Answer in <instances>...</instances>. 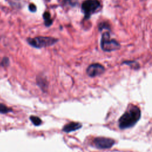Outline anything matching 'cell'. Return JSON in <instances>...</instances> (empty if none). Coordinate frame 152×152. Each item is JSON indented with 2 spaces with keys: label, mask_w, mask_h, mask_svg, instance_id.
Masks as SVG:
<instances>
[{
  "label": "cell",
  "mask_w": 152,
  "mask_h": 152,
  "mask_svg": "<svg viewBox=\"0 0 152 152\" xmlns=\"http://www.w3.org/2000/svg\"><path fill=\"white\" fill-rule=\"evenodd\" d=\"M43 17L45 20V24L46 26H50L52 24V20L51 19L50 15L48 12H45L43 15Z\"/></svg>",
  "instance_id": "obj_8"
},
{
  "label": "cell",
  "mask_w": 152,
  "mask_h": 152,
  "mask_svg": "<svg viewBox=\"0 0 152 152\" xmlns=\"http://www.w3.org/2000/svg\"><path fill=\"white\" fill-rule=\"evenodd\" d=\"M12 111V109L7 107L3 103H0V113L5 114Z\"/></svg>",
  "instance_id": "obj_10"
},
{
  "label": "cell",
  "mask_w": 152,
  "mask_h": 152,
  "mask_svg": "<svg viewBox=\"0 0 152 152\" xmlns=\"http://www.w3.org/2000/svg\"><path fill=\"white\" fill-rule=\"evenodd\" d=\"M93 143L97 148L107 149L113 145L115 141L113 139L106 137H96L93 140Z\"/></svg>",
  "instance_id": "obj_5"
},
{
  "label": "cell",
  "mask_w": 152,
  "mask_h": 152,
  "mask_svg": "<svg viewBox=\"0 0 152 152\" xmlns=\"http://www.w3.org/2000/svg\"><path fill=\"white\" fill-rule=\"evenodd\" d=\"M104 71L103 66L99 64H93L90 65L87 69V74L91 77L102 74Z\"/></svg>",
  "instance_id": "obj_6"
},
{
  "label": "cell",
  "mask_w": 152,
  "mask_h": 152,
  "mask_svg": "<svg viewBox=\"0 0 152 152\" xmlns=\"http://www.w3.org/2000/svg\"><path fill=\"white\" fill-rule=\"evenodd\" d=\"M2 64L3 65H7L8 64V58H4L2 61Z\"/></svg>",
  "instance_id": "obj_12"
},
{
  "label": "cell",
  "mask_w": 152,
  "mask_h": 152,
  "mask_svg": "<svg viewBox=\"0 0 152 152\" xmlns=\"http://www.w3.org/2000/svg\"><path fill=\"white\" fill-rule=\"evenodd\" d=\"M100 4L97 0H86L81 5V9L86 18H88L99 7Z\"/></svg>",
  "instance_id": "obj_4"
},
{
  "label": "cell",
  "mask_w": 152,
  "mask_h": 152,
  "mask_svg": "<svg viewBox=\"0 0 152 152\" xmlns=\"http://www.w3.org/2000/svg\"><path fill=\"white\" fill-rule=\"evenodd\" d=\"M82 127V125L80 122H71L65 125L62 128V131L68 133L72 131H75L77 129H79Z\"/></svg>",
  "instance_id": "obj_7"
},
{
  "label": "cell",
  "mask_w": 152,
  "mask_h": 152,
  "mask_svg": "<svg viewBox=\"0 0 152 152\" xmlns=\"http://www.w3.org/2000/svg\"><path fill=\"white\" fill-rule=\"evenodd\" d=\"M30 120L33 124V125L36 126H39L42 123L41 119L37 116L31 115V116H30Z\"/></svg>",
  "instance_id": "obj_9"
},
{
  "label": "cell",
  "mask_w": 152,
  "mask_h": 152,
  "mask_svg": "<svg viewBox=\"0 0 152 152\" xmlns=\"http://www.w3.org/2000/svg\"><path fill=\"white\" fill-rule=\"evenodd\" d=\"M100 45L104 51L110 52L118 50L120 48V45L115 40L110 39L108 32H104L102 36Z\"/></svg>",
  "instance_id": "obj_3"
},
{
  "label": "cell",
  "mask_w": 152,
  "mask_h": 152,
  "mask_svg": "<svg viewBox=\"0 0 152 152\" xmlns=\"http://www.w3.org/2000/svg\"><path fill=\"white\" fill-rule=\"evenodd\" d=\"M29 10L31 11V12H34L36 11V7L34 4H30L28 6Z\"/></svg>",
  "instance_id": "obj_11"
},
{
  "label": "cell",
  "mask_w": 152,
  "mask_h": 152,
  "mask_svg": "<svg viewBox=\"0 0 152 152\" xmlns=\"http://www.w3.org/2000/svg\"><path fill=\"white\" fill-rule=\"evenodd\" d=\"M140 117L141 110L140 108L135 105L131 104L128 107L119 119V126L121 129L131 128L138 121Z\"/></svg>",
  "instance_id": "obj_1"
},
{
  "label": "cell",
  "mask_w": 152,
  "mask_h": 152,
  "mask_svg": "<svg viewBox=\"0 0 152 152\" xmlns=\"http://www.w3.org/2000/svg\"><path fill=\"white\" fill-rule=\"evenodd\" d=\"M28 43L36 48H41L51 46L55 43L58 40L51 37H36L34 38H29L27 39Z\"/></svg>",
  "instance_id": "obj_2"
}]
</instances>
